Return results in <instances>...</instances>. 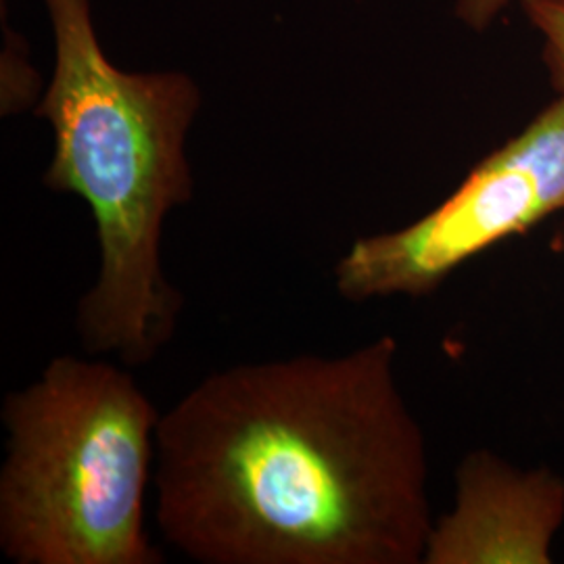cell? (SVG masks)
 Here are the masks:
<instances>
[{"instance_id": "cell-1", "label": "cell", "mask_w": 564, "mask_h": 564, "mask_svg": "<svg viewBox=\"0 0 564 564\" xmlns=\"http://www.w3.org/2000/svg\"><path fill=\"white\" fill-rule=\"evenodd\" d=\"M400 343L207 375L163 412L155 523L202 564H419L435 519Z\"/></svg>"}, {"instance_id": "cell-2", "label": "cell", "mask_w": 564, "mask_h": 564, "mask_svg": "<svg viewBox=\"0 0 564 564\" xmlns=\"http://www.w3.org/2000/svg\"><path fill=\"white\" fill-rule=\"evenodd\" d=\"M55 69L36 116L51 123L42 184L88 205L99 274L76 305L88 356L153 362L181 323V291L163 268V226L195 195L186 137L202 107L181 72H123L107 59L90 0H44Z\"/></svg>"}, {"instance_id": "cell-3", "label": "cell", "mask_w": 564, "mask_h": 564, "mask_svg": "<svg viewBox=\"0 0 564 564\" xmlns=\"http://www.w3.org/2000/svg\"><path fill=\"white\" fill-rule=\"evenodd\" d=\"M0 550L15 564H162L147 531L162 414L101 356H57L0 410Z\"/></svg>"}, {"instance_id": "cell-4", "label": "cell", "mask_w": 564, "mask_h": 564, "mask_svg": "<svg viewBox=\"0 0 564 564\" xmlns=\"http://www.w3.org/2000/svg\"><path fill=\"white\" fill-rule=\"evenodd\" d=\"M564 212V95L414 223L360 237L335 265L343 300L426 297L489 247Z\"/></svg>"}, {"instance_id": "cell-5", "label": "cell", "mask_w": 564, "mask_h": 564, "mask_svg": "<svg viewBox=\"0 0 564 564\" xmlns=\"http://www.w3.org/2000/svg\"><path fill=\"white\" fill-rule=\"evenodd\" d=\"M564 524V477L473 449L456 468L452 510L435 519L424 564H550Z\"/></svg>"}, {"instance_id": "cell-6", "label": "cell", "mask_w": 564, "mask_h": 564, "mask_svg": "<svg viewBox=\"0 0 564 564\" xmlns=\"http://www.w3.org/2000/svg\"><path fill=\"white\" fill-rule=\"evenodd\" d=\"M524 15L542 39V59L558 95H564V0H521Z\"/></svg>"}, {"instance_id": "cell-7", "label": "cell", "mask_w": 564, "mask_h": 564, "mask_svg": "<svg viewBox=\"0 0 564 564\" xmlns=\"http://www.w3.org/2000/svg\"><path fill=\"white\" fill-rule=\"evenodd\" d=\"M521 0H456L454 13L473 32H485L505 15L506 9Z\"/></svg>"}, {"instance_id": "cell-8", "label": "cell", "mask_w": 564, "mask_h": 564, "mask_svg": "<svg viewBox=\"0 0 564 564\" xmlns=\"http://www.w3.org/2000/svg\"><path fill=\"white\" fill-rule=\"evenodd\" d=\"M552 249L561 256V258H564V223L561 228H558V232L554 235V241H552Z\"/></svg>"}]
</instances>
